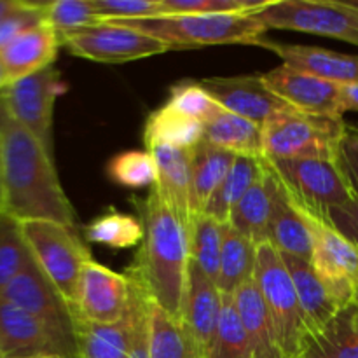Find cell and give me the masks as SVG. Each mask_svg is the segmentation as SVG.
<instances>
[{
  "label": "cell",
  "instance_id": "cell-1",
  "mask_svg": "<svg viewBox=\"0 0 358 358\" xmlns=\"http://www.w3.org/2000/svg\"><path fill=\"white\" fill-rule=\"evenodd\" d=\"M0 145H2L6 210L21 222L51 220L73 229L76 213L59 184L52 154L10 117L0 100Z\"/></svg>",
  "mask_w": 358,
  "mask_h": 358
},
{
  "label": "cell",
  "instance_id": "cell-2",
  "mask_svg": "<svg viewBox=\"0 0 358 358\" xmlns=\"http://www.w3.org/2000/svg\"><path fill=\"white\" fill-rule=\"evenodd\" d=\"M143 241L126 276L152 303L180 322L191 261L187 227L163 201L156 187L138 203Z\"/></svg>",
  "mask_w": 358,
  "mask_h": 358
},
{
  "label": "cell",
  "instance_id": "cell-3",
  "mask_svg": "<svg viewBox=\"0 0 358 358\" xmlns=\"http://www.w3.org/2000/svg\"><path fill=\"white\" fill-rule=\"evenodd\" d=\"M108 23L135 28L159 38L173 49L201 45L247 44L261 45L268 28L247 14H163L142 20H119Z\"/></svg>",
  "mask_w": 358,
  "mask_h": 358
},
{
  "label": "cell",
  "instance_id": "cell-4",
  "mask_svg": "<svg viewBox=\"0 0 358 358\" xmlns=\"http://www.w3.org/2000/svg\"><path fill=\"white\" fill-rule=\"evenodd\" d=\"M346 124L343 119L313 115L289 107L262 126L268 159L339 161Z\"/></svg>",
  "mask_w": 358,
  "mask_h": 358
},
{
  "label": "cell",
  "instance_id": "cell-5",
  "mask_svg": "<svg viewBox=\"0 0 358 358\" xmlns=\"http://www.w3.org/2000/svg\"><path fill=\"white\" fill-rule=\"evenodd\" d=\"M254 282L271 315L283 357L303 358L311 336L304 325L292 278L282 255L271 243L257 247Z\"/></svg>",
  "mask_w": 358,
  "mask_h": 358
},
{
  "label": "cell",
  "instance_id": "cell-6",
  "mask_svg": "<svg viewBox=\"0 0 358 358\" xmlns=\"http://www.w3.org/2000/svg\"><path fill=\"white\" fill-rule=\"evenodd\" d=\"M268 163L294 201L317 219L327 220L332 208L358 199L341 161L268 159Z\"/></svg>",
  "mask_w": 358,
  "mask_h": 358
},
{
  "label": "cell",
  "instance_id": "cell-7",
  "mask_svg": "<svg viewBox=\"0 0 358 358\" xmlns=\"http://www.w3.org/2000/svg\"><path fill=\"white\" fill-rule=\"evenodd\" d=\"M23 233L34 261L76 310L80 275L91 254L73 229L51 220L23 222Z\"/></svg>",
  "mask_w": 358,
  "mask_h": 358
},
{
  "label": "cell",
  "instance_id": "cell-8",
  "mask_svg": "<svg viewBox=\"0 0 358 358\" xmlns=\"http://www.w3.org/2000/svg\"><path fill=\"white\" fill-rule=\"evenodd\" d=\"M250 14L268 30L303 31L358 45V10L343 0H275Z\"/></svg>",
  "mask_w": 358,
  "mask_h": 358
},
{
  "label": "cell",
  "instance_id": "cell-9",
  "mask_svg": "<svg viewBox=\"0 0 358 358\" xmlns=\"http://www.w3.org/2000/svg\"><path fill=\"white\" fill-rule=\"evenodd\" d=\"M0 296L37 318L58 339L70 358H80L79 341H77L79 318H77L76 310L49 282L37 262H31L0 292Z\"/></svg>",
  "mask_w": 358,
  "mask_h": 358
},
{
  "label": "cell",
  "instance_id": "cell-10",
  "mask_svg": "<svg viewBox=\"0 0 358 358\" xmlns=\"http://www.w3.org/2000/svg\"><path fill=\"white\" fill-rule=\"evenodd\" d=\"M72 55L100 63H124L171 51V45L135 28L101 23L66 34L59 38Z\"/></svg>",
  "mask_w": 358,
  "mask_h": 358
},
{
  "label": "cell",
  "instance_id": "cell-11",
  "mask_svg": "<svg viewBox=\"0 0 358 358\" xmlns=\"http://www.w3.org/2000/svg\"><path fill=\"white\" fill-rule=\"evenodd\" d=\"M310 215V213H308ZM313 231V264L341 310L357 304L358 248L329 220L310 215Z\"/></svg>",
  "mask_w": 358,
  "mask_h": 358
},
{
  "label": "cell",
  "instance_id": "cell-12",
  "mask_svg": "<svg viewBox=\"0 0 358 358\" xmlns=\"http://www.w3.org/2000/svg\"><path fill=\"white\" fill-rule=\"evenodd\" d=\"M63 83L55 66L7 84L0 93L10 117L31 133L52 154V110Z\"/></svg>",
  "mask_w": 358,
  "mask_h": 358
},
{
  "label": "cell",
  "instance_id": "cell-13",
  "mask_svg": "<svg viewBox=\"0 0 358 358\" xmlns=\"http://www.w3.org/2000/svg\"><path fill=\"white\" fill-rule=\"evenodd\" d=\"M131 304V285L126 275L91 259L83 269L77 289L76 315L90 324L110 325L126 317Z\"/></svg>",
  "mask_w": 358,
  "mask_h": 358
},
{
  "label": "cell",
  "instance_id": "cell-14",
  "mask_svg": "<svg viewBox=\"0 0 358 358\" xmlns=\"http://www.w3.org/2000/svg\"><path fill=\"white\" fill-rule=\"evenodd\" d=\"M262 80L273 94L296 110L334 119H343L345 112H348L343 86L299 72L289 65H280L262 73Z\"/></svg>",
  "mask_w": 358,
  "mask_h": 358
},
{
  "label": "cell",
  "instance_id": "cell-15",
  "mask_svg": "<svg viewBox=\"0 0 358 358\" xmlns=\"http://www.w3.org/2000/svg\"><path fill=\"white\" fill-rule=\"evenodd\" d=\"M220 308H222V294L219 287L191 259L180 324L198 358H210Z\"/></svg>",
  "mask_w": 358,
  "mask_h": 358
},
{
  "label": "cell",
  "instance_id": "cell-16",
  "mask_svg": "<svg viewBox=\"0 0 358 358\" xmlns=\"http://www.w3.org/2000/svg\"><path fill=\"white\" fill-rule=\"evenodd\" d=\"M201 84L224 110L259 126H264L273 115L290 107L266 87L262 76L210 77Z\"/></svg>",
  "mask_w": 358,
  "mask_h": 358
},
{
  "label": "cell",
  "instance_id": "cell-17",
  "mask_svg": "<svg viewBox=\"0 0 358 358\" xmlns=\"http://www.w3.org/2000/svg\"><path fill=\"white\" fill-rule=\"evenodd\" d=\"M0 350L3 358H70L58 339L30 313L0 296Z\"/></svg>",
  "mask_w": 358,
  "mask_h": 358
},
{
  "label": "cell",
  "instance_id": "cell-18",
  "mask_svg": "<svg viewBox=\"0 0 358 358\" xmlns=\"http://www.w3.org/2000/svg\"><path fill=\"white\" fill-rule=\"evenodd\" d=\"M261 48L276 52L283 59V65H289L299 72L310 73L327 83L339 86L358 84V56L331 49L315 48V45L282 44V42L262 41Z\"/></svg>",
  "mask_w": 358,
  "mask_h": 358
},
{
  "label": "cell",
  "instance_id": "cell-19",
  "mask_svg": "<svg viewBox=\"0 0 358 358\" xmlns=\"http://www.w3.org/2000/svg\"><path fill=\"white\" fill-rule=\"evenodd\" d=\"M273 175H275V201H273L271 226H269V243L280 254L294 255L311 262L313 231H311L310 215L294 201L275 171Z\"/></svg>",
  "mask_w": 358,
  "mask_h": 358
},
{
  "label": "cell",
  "instance_id": "cell-20",
  "mask_svg": "<svg viewBox=\"0 0 358 358\" xmlns=\"http://www.w3.org/2000/svg\"><path fill=\"white\" fill-rule=\"evenodd\" d=\"M280 255H282L287 271H289L294 287H296L304 325H306L311 339L317 338L341 313V306L331 296V292L324 285L310 261L287 254Z\"/></svg>",
  "mask_w": 358,
  "mask_h": 358
},
{
  "label": "cell",
  "instance_id": "cell-21",
  "mask_svg": "<svg viewBox=\"0 0 358 358\" xmlns=\"http://www.w3.org/2000/svg\"><path fill=\"white\" fill-rule=\"evenodd\" d=\"M149 152L154 156L157 166V182L154 187L184 222L189 233L194 219L191 206V150L156 145L150 147Z\"/></svg>",
  "mask_w": 358,
  "mask_h": 358
},
{
  "label": "cell",
  "instance_id": "cell-22",
  "mask_svg": "<svg viewBox=\"0 0 358 358\" xmlns=\"http://www.w3.org/2000/svg\"><path fill=\"white\" fill-rule=\"evenodd\" d=\"M59 45L58 35L45 23L35 24L17 35L0 51L9 84L52 66Z\"/></svg>",
  "mask_w": 358,
  "mask_h": 358
},
{
  "label": "cell",
  "instance_id": "cell-23",
  "mask_svg": "<svg viewBox=\"0 0 358 358\" xmlns=\"http://www.w3.org/2000/svg\"><path fill=\"white\" fill-rule=\"evenodd\" d=\"M273 201H275V175L266 157H262L261 177L234 206L227 224L250 240L255 247L269 243Z\"/></svg>",
  "mask_w": 358,
  "mask_h": 358
},
{
  "label": "cell",
  "instance_id": "cell-24",
  "mask_svg": "<svg viewBox=\"0 0 358 358\" xmlns=\"http://www.w3.org/2000/svg\"><path fill=\"white\" fill-rule=\"evenodd\" d=\"M136 317H138V294L131 285V304L121 322L98 325L79 318L77 341H79L80 358H129Z\"/></svg>",
  "mask_w": 358,
  "mask_h": 358
},
{
  "label": "cell",
  "instance_id": "cell-25",
  "mask_svg": "<svg viewBox=\"0 0 358 358\" xmlns=\"http://www.w3.org/2000/svg\"><path fill=\"white\" fill-rule=\"evenodd\" d=\"M234 303L250 339V358H285L271 315L254 280L236 290Z\"/></svg>",
  "mask_w": 358,
  "mask_h": 358
},
{
  "label": "cell",
  "instance_id": "cell-26",
  "mask_svg": "<svg viewBox=\"0 0 358 358\" xmlns=\"http://www.w3.org/2000/svg\"><path fill=\"white\" fill-rule=\"evenodd\" d=\"M236 156L201 140L191 149V206L192 213H203L226 175L229 173Z\"/></svg>",
  "mask_w": 358,
  "mask_h": 358
},
{
  "label": "cell",
  "instance_id": "cell-27",
  "mask_svg": "<svg viewBox=\"0 0 358 358\" xmlns=\"http://www.w3.org/2000/svg\"><path fill=\"white\" fill-rule=\"evenodd\" d=\"M203 140L234 156L264 157L262 126L233 112L222 110L212 121L206 122Z\"/></svg>",
  "mask_w": 358,
  "mask_h": 358
},
{
  "label": "cell",
  "instance_id": "cell-28",
  "mask_svg": "<svg viewBox=\"0 0 358 358\" xmlns=\"http://www.w3.org/2000/svg\"><path fill=\"white\" fill-rule=\"evenodd\" d=\"M257 247L229 224L222 226V254L217 287L222 296H234L238 289L254 280Z\"/></svg>",
  "mask_w": 358,
  "mask_h": 358
},
{
  "label": "cell",
  "instance_id": "cell-29",
  "mask_svg": "<svg viewBox=\"0 0 358 358\" xmlns=\"http://www.w3.org/2000/svg\"><path fill=\"white\" fill-rule=\"evenodd\" d=\"M261 173L262 157L236 156L229 173L226 175L222 184L213 192L203 213H206V215L212 217L220 224L229 222L233 208L250 191V187L259 180Z\"/></svg>",
  "mask_w": 358,
  "mask_h": 358
},
{
  "label": "cell",
  "instance_id": "cell-30",
  "mask_svg": "<svg viewBox=\"0 0 358 358\" xmlns=\"http://www.w3.org/2000/svg\"><path fill=\"white\" fill-rule=\"evenodd\" d=\"M205 135V124L184 114H178L171 107L157 108L149 115L143 131L147 149L156 145L177 147L191 150L198 145Z\"/></svg>",
  "mask_w": 358,
  "mask_h": 358
},
{
  "label": "cell",
  "instance_id": "cell-31",
  "mask_svg": "<svg viewBox=\"0 0 358 358\" xmlns=\"http://www.w3.org/2000/svg\"><path fill=\"white\" fill-rule=\"evenodd\" d=\"M147 343L150 358H198L180 322L150 299L147 304Z\"/></svg>",
  "mask_w": 358,
  "mask_h": 358
},
{
  "label": "cell",
  "instance_id": "cell-32",
  "mask_svg": "<svg viewBox=\"0 0 358 358\" xmlns=\"http://www.w3.org/2000/svg\"><path fill=\"white\" fill-rule=\"evenodd\" d=\"M34 262L23 222L3 210L0 213V292Z\"/></svg>",
  "mask_w": 358,
  "mask_h": 358
},
{
  "label": "cell",
  "instance_id": "cell-33",
  "mask_svg": "<svg viewBox=\"0 0 358 358\" xmlns=\"http://www.w3.org/2000/svg\"><path fill=\"white\" fill-rule=\"evenodd\" d=\"M355 304L343 310L324 332L313 338L303 358H358V331L353 322Z\"/></svg>",
  "mask_w": 358,
  "mask_h": 358
},
{
  "label": "cell",
  "instance_id": "cell-34",
  "mask_svg": "<svg viewBox=\"0 0 358 358\" xmlns=\"http://www.w3.org/2000/svg\"><path fill=\"white\" fill-rule=\"evenodd\" d=\"M222 226L206 213H198L192 219L189 231L191 259L199 266L210 280L217 283L220 271V254H222Z\"/></svg>",
  "mask_w": 358,
  "mask_h": 358
},
{
  "label": "cell",
  "instance_id": "cell-35",
  "mask_svg": "<svg viewBox=\"0 0 358 358\" xmlns=\"http://www.w3.org/2000/svg\"><path fill=\"white\" fill-rule=\"evenodd\" d=\"M84 236L91 243L110 248H131L143 241V224L136 217L112 210L94 219L84 229Z\"/></svg>",
  "mask_w": 358,
  "mask_h": 358
},
{
  "label": "cell",
  "instance_id": "cell-36",
  "mask_svg": "<svg viewBox=\"0 0 358 358\" xmlns=\"http://www.w3.org/2000/svg\"><path fill=\"white\" fill-rule=\"evenodd\" d=\"M210 358H250V339L238 313L234 296H222V308Z\"/></svg>",
  "mask_w": 358,
  "mask_h": 358
},
{
  "label": "cell",
  "instance_id": "cell-37",
  "mask_svg": "<svg viewBox=\"0 0 358 358\" xmlns=\"http://www.w3.org/2000/svg\"><path fill=\"white\" fill-rule=\"evenodd\" d=\"M108 175L124 187H154L157 182L156 159L149 150H126L108 163Z\"/></svg>",
  "mask_w": 358,
  "mask_h": 358
},
{
  "label": "cell",
  "instance_id": "cell-38",
  "mask_svg": "<svg viewBox=\"0 0 358 358\" xmlns=\"http://www.w3.org/2000/svg\"><path fill=\"white\" fill-rule=\"evenodd\" d=\"M44 23L62 38L63 35L94 27L101 21L91 0H56L45 3Z\"/></svg>",
  "mask_w": 358,
  "mask_h": 358
},
{
  "label": "cell",
  "instance_id": "cell-39",
  "mask_svg": "<svg viewBox=\"0 0 358 358\" xmlns=\"http://www.w3.org/2000/svg\"><path fill=\"white\" fill-rule=\"evenodd\" d=\"M168 107L206 124L224 110L201 83H178L170 90Z\"/></svg>",
  "mask_w": 358,
  "mask_h": 358
},
{
  "label": "cell",
  "instance_id": "cell-40",
  "mask_svg": "<svg viewBox=\"0 0 358 358\" xmlns=\"http://www.w3.org/2000/svg\"><path fill=\"white\" fill-rule=\"evenodd\" d=\"M264 2H254V0H161L163 14H247L257 10Z\"/></svg>",
  "mask_w": 358,
  "mask_h": 358
},
{
  "label": "cell",
  "instance_id": "cell-41",
  "mask_svg": "<svg viewBox=\"0 0 358 358\" xmlns=\"http://www.w3.org/2000/svg\"><path fill=\"white\" fill-rule=\"evenodd\" d=\"M100 21L163 16L161 0H91Z\"/></svg>",
  "mask_w": 358,
  "mask_h": 358
},
{
  "label": "cell",
  "instance_id": "cell-42",
  "mask_svg": "<svg viewBox=\"0 0 358 358\" xmlns=\"http://www.w3.org/2000/svg\"><path fill=\"white\" fill-rule=\"evenodd\" d=\"M327 220L358 248V199L345 206L332 208L327 213Z\"/></svg>",
  "mask_w": 358,
  "mask_h": 358
},
{
  "label": "cell",
  "instance_id": "cell-43",
  "mask_svg": "<svg viewBox=\"0 0 358 358\" xmlns=\"http://www.w3.org/2000/svg\"><path fill=\"white\" fill-rule=\"evenodd\" d=\"M341 166L358 198V128H346L341 143Z\"/></svg>",
  "mask_w": 358,
  "mask_h": 358
},
{
  "label": "cell",
  "instance_id": "cell-44",
  "mask_svg": "<svg viewBox=\"0 0 358 358\" xmlns=\"http://www.w3.org/2000/svg\"><path fill=\"white\" fill-rule=\"evenodd\" d=\"M133 289L138 294V317H136L135 334H133L129 358H150L149 343H147V304H149V297H147L136 285H133Z\"/></svg>",
  "mask_w": 358,
  "mask_h": 358
},
{
  "label": "cell",
  "instance_id": "cell-45",
  "mask_svg": "<svg viewBox=\"0 0 358 358\" xmlns=\"http://www.w3.org/2000/svg\"><path fill=\"white\" fill-rule=\"evenodd\" d=\"M343 96H345V103L348 110L358 112V84L353 86H343Z\"/></svg>",
  "mask_w": 358,
  "mask_h": 358
},
{
  "label": "cell",
  "instance_id": "cell-46",
  "mask_svg": "<svg viewBox=\"0 0 358 358\" xmlns=\"http://www.w3.org/2000/svg\"><path fill=\"white\" fill-rule=\"evenodd\" d=\"M6 210V182H3V161L2 145H0V213Z\"/></svg>",
  "mask_w": 358,
  "mask_h": 358
},
{
  "label": "cell",
  "instance_id": "cell-47",
  "mask_svg": "<svg viewBox=\"0 0 358 358\" xmlns=\"http://www.w3.org/2000/svg\"><path fill=\"white\" fill-rule=\"evenodd\" d=\"M9 84V79H7V73H6V69H3L2 62H0V93H2L3 90H6V86Z\"/></svg>",
  "mask_w": 358,
  "mask_h": 358
},
{
  "label": "cell",
  "instance_id": "cell-48",
  "mask_svg": "<svg viewBox=\"0 0 358 358\" xmlns=\"http://www.w3.org/2000/svg\"><path fill=\"white\" fill-rule=\"evenodd\" d=\"M343 2H345L348 7H352V9L358 10V0H343Z\"/></svg>",
  "mask_w": 358,
  "mask_h": 358
},
{
  "label": "cell",
  "instance_id": "cell-49",
  "mask_svg": "<svg viewBox=\"0 0 358 358\" xmlns=\"http://www.w3.org/2000/svg\"><path fill=\"white\" fill-rule=\"evenodd\" d=\"M353 322H355V327L358 331V304H355V308H353Z\"/></svg>",
  "mask_w": 358,
  "mask_h": 358
},
{
  "label": "cell",
  "instance_id": "cell-50",
  "mask_svg": "<svg viewBox=\"0 0 358 358\" xmlns=\"http://www.w3.org/2000/svg\"><path fill=\"white\" fill-rule=\"evenodd\" d=\"M0 358H3V357H2V350H0Z\"/></svg>",
  "mask_w": 358,
  "mask_h": 358
},
{
  "label": "cell",
  "instance_id": "cell-51",
  "mask_svg": "<svg viewBox=\"0 0 358 358\" xmlns=\"http://www.w3.org/2000/svg\"><path fill=\"white\" fill-rule=\"evenodd\" d=\"M357 304H358V290H357Z\"/></svg>",
  "mask_w": 358,
  "mask_h": 358
}]
</instances>
